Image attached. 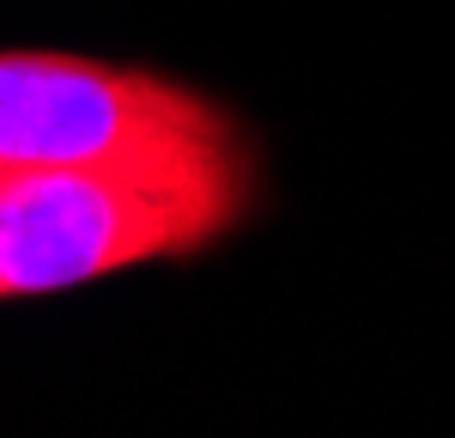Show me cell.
Wrapping results in <instances>:
<instances>
[{
    "instance_id": "1",
    "label": "cell",
    "mask_w": 455,
    "mask_h": 438,
    "mask_svg": "<svg viewBox=\"0 0 455 438\" xmlns=\"http://www.w3.org/2000/svg\"><path fill=\"white\" fill-rule=\"evenodd\" d=\"M0 171H109L255 195V152L212 98L55 49H0Z\"/></svg>"
},
{
    "instance_id": "2",
    "label": "cell",
    "mask_w": 455,
    "mask_h": 438,
    "mask_svg": "<svg viewBox=\"0 0 455 438\" xmlns=\"http://www.w3.org/2000/svg\"><path fill=\"white\" fill-rule=\"evenodd\" d=\"M249 189L140 182L109 171H0V298H43L176 262L231 238Z\"/></svg>"
}]
</instances>
